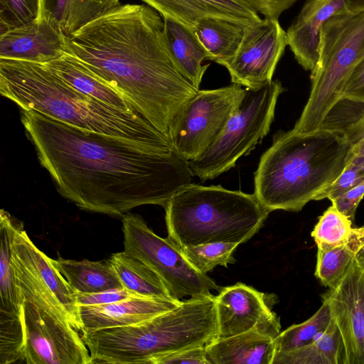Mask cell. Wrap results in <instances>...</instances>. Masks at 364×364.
I'll list each match as a JSON object with an SVG mask.
<instances>
[{"label": "cell", "mask_w": 364, "mask_h": 364, "mask_svg": "<svg viewBox=\"0 0 364 364\" xmlns=\"http://www.w3.org/2000/svg\"><path fill=\"white\" fill-rule=\"evenodd\" d=\"M21 122L59 193L82 210L123 217L140 205L165 207L194 176L175 151L156 153L33 111L21 109Z\"/></svg>", "instance_id": "1"}, {"label": "cell", "mask_w": 364, "mask_h": 364, "mask_svg": "<svg viewBox=\"0 0 364 364\" xmlns=\"http://www.w3.org/2000/svg\"><path fill=\"white\" fill-rule=\"evenodd\" d=\"M66 53L123 93L166 136L176 113L199 90L174 66L164 19L149 5L105 12L67 38Z\"/></svg>", "instance_id": "2"}, {"label": "cell", "mask_w": 364, "mask_h": 364, "mask_svg": "<svg viewBox=\"0 0 364 364\" xmlns=\"http://www.w3.org/2000/svg\"><path fill=\"white\" fill-rule=\"evenodd\" d=\"M0 93L21 109L156 153L174 151L168 137L143 116L121 112L76 90L45 64L0 58Z\"/></svg>", "instance_id": "3"}, {"label": "cell", "mask_w": 364, "mask_h": 364, "mask_svg": "<svg viewBox=\"0 0 364 364\" xmlns=\"http://www.w3.org/2000/svg\"><path fill=\"white\" fill-rule=\"evenodd\" d=\"M352 156L348 141L331 130L279 131L260 157L254 193L269 213L299 211L336 179Z\"/></svg>", "instance_id": "4"}, {"label": "cell", "mask_w": 364, "mask_h": 364, "mask_svg": "<svg viewBox=\"0 0 364 364\" xmlns=\"http://www.w3.org/2000/svg\"><path fill=\"white\" fill-rule=\"evenodd\" d=\"M164 208L168 237L180 247L246 242L269 213L255 193L192 183L175 193Z\"/></svg>", "instance_id": "5"}, {"label": "cell", "mask_w": 364, "mask_h": 364, "mask_svg": "<svg viewBox=\"0 0 364 364\" xmlns=\"http://www.w3.org/2000/svg\"><path fill=\"white\" fill-rule=\"evenodd\" d=\"M363 60L364 11L333 16L322 28L318 59L311 73L310 95L294 132L303 134L320 129Z\"/></svg>", "instance_id": "6"}, {"label": "cell", "mask_w": 364, "mask_h": 364, "mask_svg": "<svg viewBox=\"0 0 364 364\" xmlns=\"http://www.w3.org/2000/svg\"><path fill=\"white\" fill-rule=\"evenodd\" d=\"M285 90L278 80L259 90L247 89L216 141L199 157L188 161L193 175L202 182L212 180L249 154L269 132L278 97Z\"/></svg>", "instance_id": "7"}, {"label": "cell", "mask_w": 364, "mask_h": 364, "mask_svg": "<svg viewBox=\"0 0 364 364\" xmlns=\"http://www.w3.org/2000/svg\"><path fill=\"white\" fill-rule=\"evenodd\" d=\"M11 261L17 286L25 301L81 331L75 291L53 264L52 259L31 241L23 224L15 218Z\"/></svg>", "instance_id": "8"}, {"label": "cell", "mask_w": 364, "mask_h": 364, "mask_svg": "<svg viewBox=\"0 0 364 364\" xmlns=\"http://www.w3.org/2000/svg\"><path fill=\"white\" fill-rule=\"evenodd\" d=\"M122 232L124 252L153 269L173 299L206 296L210 290H220L213 279L188 262L175 242L154 233L140 215L125 214Z\"/></svg>", "instance_id": "9"}, {"label": "cell", "mask_w": 364, "mask_h": 364, "mask_svg": "<svg viewBox=\"0 0 364 364\" xmlns=\"http://www.w3.org/2000/svg\"><path fill=\"white\" fill-rule=\"evenodd\" d=\"M246 92L247 88L234 83L199 90L171 121L168 137L173 151L188 161L202 155L221 134Z\"/></svg>", "instance_id": "10"}, {"label": "cell", "mask_w": 364, "mask_h": 364, "mask_svg": "<svg viewBox=\"0 0 364 364\" xmlns=\"http://www.w3.org/2000/svg\"><path fill=\"white\" fill-rule=\"evenodd\" d=\"M23 325V363L91 364L90 351L78 331L26 301Z\"/></svg>", "instance_id": "11"}, {"label": "cell", "mask_w": 364, "mask_h": 364, "mask_svg": "<svg viewBox=\"0 0 364 364\" xmlns=\"http://www.w3.org/2000/svg\"><path fill=\"white\" fill-rule=\"evenodd\" d=\"M287 46V31L278 18L264 17L246 26L235 55L225 66L231 82L253 90L266 86L272 81Z\"/></svg>", "instance_id": "12"}, {"label": "cell", "mask_w": 364, "mask_h": 364, "mask_svg": "<svg viewBox=\"0 0 364 364\" xmlns=\"http://www.w3.org/2000/svg\"><path fill=\"white\" fill-rule=\"evenodd\" d=\"M321 298L341 335L346 364H364V258L355 255L341 280Z\"/></svg>", "instance_id": "13"}, {"label": "cell", "mask_w": 364, "mask_h": 364, "mask_svg": "<svg viewBox=\"0 0 364 364\" xmlns=\"http://www.w3.org/2000/svg\"><path fill=\"white\" fill-rule=\"evenodd\" d=\"M216 338L256 331L275 338L281 332L279 317L268 305L266 296L243 283L221 288L215 296Z\"/></svg>", "instance_id": "14"}, {"label": "cell", "mask_w": 364, "mask_h": 364, "mask_svg": "<svg viewBox=\"0 0 364 364\" xmlns=\"http://www.w3.org/2000/svg\"><path fill=\"white\" fill-rule=\"evenodd\" d=\"M67 36L43 16L0 34V58L46 64L66 53Z\"/></svg>", "instance_id": "15"}, {"label": "cell", "mask_w": 364, "mask_h": 364, "mask_svg": "<svg viewBox=\"0 0 364 364\" xmlns=\"http://www.w3.org/2000/svg\"><path fill=\"white\" fill-rule=\"evenodd\" d=\"M346 11L344 0H308L304 4L287 31V46L304 70L311 73L316 65L325 23Z\"/></svg>", "instance_id": "16"}, {"label": "cell", "mask_w": 364, "mask_h": 364, "mask_svg": "<svg viewBox=\"0 0 364 364\" xmlns=\"http://www.w3.org/2000/svg\"><path fill=\"white\" fill-rule=\"evenodd\" d=\"M181 301L134 296L109 304L80 306L82 333L138 324L177 307Z\"/></svg>", "instance_id": "17"}, {"label": "cell", "mask_w": 364, "mask_h": 364, "mask_svg": "<svg viewBox=\"0 0 364 364\" xmlns=\"http://www.w3.org/2000/svg\"><path fill=\"white\" fill-rule=\"evenodd\" d=\"M162 18L173 19L194 28L203 18H221L245 26L256 25L262 18L242 0H142Z\"/></svg>", "instance_id": "18"}, {"label": "cell", "mask_w": 364, "mask_h": 364, "mask_svg": "<svg viewBox=\"0 0 364 364\" xmlns=\"http://www.w3.org/2000/svg\"><path fill=\"white\" fill-rule=\"evenodd\" d=\"M45 65L76 90L121 112L142 116L123 93L71 54L65 53Z\"/></svg>", "instance_id": "19"}, {"label": "cell", "mask_w": 364, "mask_h": 364, "mask_svg": "<svg viewBox=\"0 0 364 364\" xmlns=\"http://www.w3.org/2000/svg\"><path fill=\"white\" fill-rule=\"evenodd\" d=\"M210 364H272L274 338L250 331L225 338H215L205 346Z\"/></svg>", "instance_id": "20"}, {"label": "cell", "mask_w": 364, "mask_h": 364, "mask_svg": "<svg viewBox=\"0 0 364 364\" xmlns=\"http://www.w3.org/2000/svg\"><path fill=\"white\" fill-rule=\"evenodd\" d=\"M164 34L171 59L177 70L199 89L210 64L203 65L208 53L194 28L173 19L163 18Z\"/></svg>", "instance_id": "21"}, {"label": "cell", "mask_w": 364, "mask_h": 364, "mask_svg": "<svg viewBox=\"0 0 364 364\" xmlns=\"http://www.w3.org/2000/svg\"><path fill=\"white\" fill-rule=\"evenodd\" d=\"M14 218L8 212L0 213V325L20 327L23 325L25 299L15 279L11 261V240Z\"/></svg>", "instance_id": "22"}, {"label": "cell", "mask_w": 364, "mask_h": 364, "mask_svg": "<svg viewBox=\"0 0 364 364\" xmlns=\"http://www.w3.org/2000/svg\"><path fill=\"white\" fill-rule=\"evenodd\" d=\"M52 262L75 293H96L124 288L110 258L77 261L58 257L52 259Z\"/></svg>", "instance_id": "23"}, {"label": "cell", "mask_w": 364, "mask_h": 364, "mask_svg": "<svg viewBox=\"0 0 364 364\" xmlns=\"http://www.w3.org/2000/svg\"><path fill=\"white\" fill-rule=\"evenodd\" d=\"M41 16L56 26L67 37L121 4L119 0H41Z\"/></svg>", "instance_id": "24"}, {"label": "cell", "mask_w": 364, "mask_h": 364, "mask_svg": "<svg viewBox=\"0 0 364 364\" xmlns=\"http://www.w3.org/2000/svg\"><path fill=\"white\" fill-rule=\"evenodd\" d=\"M245 27L221 18H206L196 23L194 31L208 53L207 60L225 67L235 55Z\"/></svg>", "instance_id": "25"}, {"label": "cell", "mask_w": 364, "mask_h": 364, "mask_svg": "<svg viewBox=\"0 0 364 364\" xmlns=\"http://www.w3.org/2000/svg\"><path fill=\"white\" fill-rule=\"evenodd\" d=\"M272 364H346L340 331L332 319L313 343L288 352H276Z\"/></svg>", "instance_id": "26"}, {"label": "cell", "mask_w": 364, "mask_h": 364, "mask_svg": "<svg viewBox=\"0 0 364 364\" xmlns=\"http://www.w3.org/2000/svg\"><path fill=\"white\" fill-rule=\"evenodd\" d=\"M110 259L124 289L144 297L174 299L161 277L144 262L124 251L112 254Z\"/></svg>", "instance_id": "27"}, {"label": "cell", "mask_w": 364, "mask_h": 364, "mask_svg": "<svg viewBox=\"0 0 364 364\" xmlns=\"http://www.w3.org/2000/svg\"><path fill=\"white\" fill-rule=\"evenodd\" d=\"M320 128L340 134L350 145L354 155L364 157V102L341 97Z\"/></svg>", "instance_id": "28"}, {"label": "cell", "mask_w": 364, "mask_h": 364, "mask_svg": "<svg viewBox=\"0 0 364 364\" xmlns=\"http://www.w3.org/2000/svg\"><path fill=\"white\" fill-rule=\"evenodd\" d=\"M331 320L330 309L326 303L306 321L287 328L274 338L275 353L288 352L304 347L318 339Z\"/></svg>", "instance_id": "29"}, {"label": "cell", "mask_w": 364, "mask_h": 364, "mask_svg": "<svg viewBox=\"0 0 364 364\" xmlns=\"http://www.w3.org/2000/svg\"><path fill=\"white\" fill-rule=\"evenodd\" d=\"M353 222L333 205L320 216L311 232L317 249L328 250L348 244Z\"/></svg>", "instance_id": "30"}, {"label": "cell", "mask_w": 364, "mask_h": 364, "mask_svg": "<svg viewBox=\"0 0 364 364\" xmlns=\"http://www.w3.org/2000/svg\"><path fill=\"white\" fill-rule=\"evenodd\" d=\"M240 244L218 242L180 247L188 262L199 272L206 274L216 266L227 267L236 260L232 253Z\"/></svg>", "instance_id": "31"}, {"label": "cell", "mask_w": 364, "mask_h": 364, "mask_svg": "<svg viewBox=\"0 0 364 364\" xmlns=\"http://www.w3.org/2000/svg\"><path fill=\"white\" fill-rule=\"evenodd\" d=\"M355 255L348 244L328 250L318 249L316 277L324 287H334L345 274Z\"/></svg>", "instance_id": "32"}, {"label": "cell", "mask_w": 364, "mask_h": 364, "mask_svg": "<svg viewBox=\"0 0 364 364\" xmlns=\"http://www.w3.org/2000/svg\"><path fill=\"white\" fill-rule=\"evenodd\" d=\"M41 0H0V34L40 17Z\"/></svg>", "instance_id": "33"}, {"label": "cell", "mask_w": 364, "mask_h": 364, "mask_svg": "<svg viewBox=\"0 0 364 364\" xmlns=\"http://www.w3.org/2000/svg\"><path fill=\"white\" fill-rule=\"evenodd\" d=\"M364 180V157L354 155L336 179L318 193L314 200L328 198L330 200L341 196Z\"/></svg>", "instance_id": "34"}, {"label": "cell", "mask_w": 364, "mask_h": 364, "mask_svg": "<svg viewBox=\"0 0 364 364\" xmlns=\"http://www.w3.org/2000/svg\"><path fill=\"white\" fill-rule=\"evenodd\" d=\"M210 364L205 346L186 348L149 359L146 364Z\"/></svg>", "instance_id": "35"}, {"label": "cell", "mask_w": 364, "mask_h": 364, "mask_svg": "<svg viewBox=\"0 0 364 364\" xmlns=\"http://www.w3.org/2000/svg\"><path fill=\"white\" fill-rule=\"evenodd\" d=\"M134 296H141L131 292L124 288L96 293H76V305L78 307L105 305Z\"/></svg>", "instance_id": "36"}, {"label": "cell", "mask_w": 364, "mask_h": 364, "mask_svg": "<svg viewBox=\"0 0 364 364\" xmlns=\"http://www.w3.org/2000/svg\"><path fill=\"white\" fill-rule=\"evenodd\" d=\"M363 197L364 180L331 201L338 210L353 223L356 209Z\"/></svg>", "instance_id": "37"}, {"label": "cell", "mask_w": 364, "mask_h": 364, "mask_svg": "<svg viewBox=\"0 0 364 364\" xmlns=\"http://www.w3.org/2000/svg\"><path fill=\"white\" fill-rule=\"evenodd\" d=\"M258 13L268 18H279L280 15L298 0H242Z\"/></svg>", "instance_id": "38"}, {"label": "cell", "mask_w": 364, "mask_h": 364, "mask_svg": "<svg viewBox=\"0 0 364 364\" xmlns=\"http://www.w3.org/2000/svg\"><path fill=\"white\" fill-rule=\"evenodd\" d=\"M342 97L364 102V60L351 75L343 92Z\"/></svg>", "instance_id": "39"}, {"label": "cell", "mask_w": 364, "mask_h": 364, "mask_svg": "<svg viewBox=\"0 0 364 364\" xmlns=\"http://www.w3.org/2000/svg\"><path fill=\"white\" fill-rule=\"evenodd\" d=\"M348 245L355 254L364 250V225L353 228Z\"/></svg>", "instance_id": "40"}, {"label": "cell", "mask_w": 364, "mask_h": 364, "mask_svg": "<svg viewBox=\"0 0 364 364\" xmlns=\"http://www.w3.org/2000/svg\"><path fill=\"white\" fill-rule=\"evenodd\" d=\"M348 11L357 13L364 11V0H344Z\"/></svg>", "instance_id": "41"}, {"label": "cell", "mask_w": 364, "mask_h": 364, "mask_svg": "<svg viewBox=\"0 0 364 364\" xmlns=\"http://www.w3.org/2000/svg\"><path fill=\"white\" fill-rule=\"evenodd\" d=\"M358 254L364 258V250L360 251Z\"/></svg>", "instance_id": "42"}]
</instances>
